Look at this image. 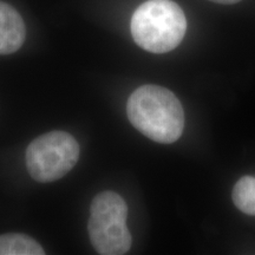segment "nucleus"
<instances>
[{"instance_id": "obj_1", "label": "nucleus", "mask_w": 255, "mask_h": 255, "mask_svg": "<svg viewBox=\"0 0 255 255\" xmlns=\"http://www.w3.org/2000/svg\"><path fill=\"white\" fill-rule=\"evenodd\" d=\"M127 114L133 127L157 143L170 144L180 138L184 111L178 98L158 85H143L128 100Z\"/></svg>"}, {"instance_id": "obj_2", "label": "nucleus", "mask_w": 255, "mask_h": 255, "mask_svg": "<svg viewBox=\"0 0 255 255\" xmlns=\"http://www.w3.org/2000/svg\"><path fill=\"white\" fill-rule=\"evenodd\" d=\"M186 31V15L171 0H148L131 18L133 40L148 52L165 53L176 49Z\"/></svg>"}, {"instance_id": "obj_3", "label": "nucleus", "mask_w": 255, "mask_h": 255, "mask_svg": "<svg viewBox=\"0 0 255 255\" xmlns=\"http://www.w3.org/2000/svg\"><path fill=\"white\" fill-rule=\"evenodd\" d=\"M128 206L122 196L103 191L92 200L88 223L91 244L101 255H123L131 247L127 227Z\"/></svg>"}, {"instance_id": "obj_4", "label": "nucleus", "mask_w": 255, "mask_h": 255, "mask_svg": "<svg viewBox=\"0 0 255 255\" xmlns=\"http://www.w3.org/2000/svg\"><path fill=\"white\" fill-rule=\"evenodd\" d=\"M79 158L78 142L65 131H51L27 146V170L37 182L47 183L65 176Z\"/></svg>"}, {"instance_id": "obj_5", "label": "nucleus", "mask_w": 255, "mask_h": 255, "mask_svg": "<svg viewBox=\"0 0 255 255\" xmlns=\"http://www.w3.org/2000/svg\"><path fill=\"white\" fill-rule=\"evenodd\" d=\"M26 37L21 15L11 5L0 1V55H9L20 49Z\"/></svg>"}, {"instance_id": "obj_6", "label": "nucleus", "mask_w": 255, "mask_h": 255, "mask_svg": "<svg viewBox=\"0 0 255 255\" xmlns=\"http://www.w3.org/2000/svg\"><path fill=\"white\" fill-rule=\"evenodd\" d=\"M43 247L30 237L20 233L0 235V255H44Z\"/></svg>"}, {"instance_id": "obj_7", "label": "nucleus", "mask_w": 255, "mask_h": 255, "mask_svg": "<svg viewBox=\"0 0 255 255\" xmlns=\"http://www.w3.org/2000/svg\"><path fill=\"white\" fill-rule=\"evenodd\" d=\"M233 201L239 210L255 216V177L244 176L233 189Z\"/></svg>"}, {"instance_id": "obj_8", "label": "nucleus", "mask_w": 255, "mask_h": 255, "mask_svg": "<svg viewBox=\"0 0 255 255\" xmlns=\"http://www.w3.org/2000/svg\"><path fill=\"white\" fill-rule=\"evenodd\" d=\"M210 1L218 2V4H225V5H231V4H237V2L241 1V0H210Z\"/></svg>"}]
</instances>
